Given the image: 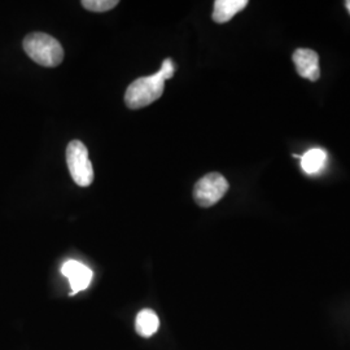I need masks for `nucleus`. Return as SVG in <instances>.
Returning a JSON list of instances; mask_svg holds the SVG:
<instances>
[{"label": "nucleus", "instance_id": "nucleus-1", "mask_svg": "<svg viewBox=\"0 0 350 350\" xmlns=\"http://www.w3.org/2000/svg\"><path fill=\"white\" fill-rule=\"evenodd\" d=\"M174 73L175 65L173 60L166 59L161 65V69L156 75L138 78L127 88L125 94L126 105L130 109H140L160 99L163 94L165 81L173 78Z\"/></svg>", "mask_w": 350, "mask_h": 350}, {"label": "nucleus", "instance_id": "nucleus-4", "mask_svg": "<svg viewBox=\"0 0 350 350\" xmlns=\"http://www.w3.org/2000/svg\"><path fill=\"white\" fill-rule=\"evenodd\" d=\"M228 191V182L219 173L202 176L193 188V199L202 208H209L221 200Z\"/></svg>", "mask_w": 350, "mask_h": 350}, {"label": "nucleus", "instance_id": "nucleus-9", "mask_svg": "<svg viewBox=\"0 0 350 350\" xmlns=\"http://www.w3.org/2000/svg\"><path fill=\"white\" fill-rule=\"evenodd\" d=\"M327 161V153L321 148L306 150L301 156V167L306 174H315L321 172Z\"/></svg>", "mask_w": 350, "mask_h": 350}, {"label": "nucleus", "instance_id": "nucleus-3", "mask_svg": "<svg viewBox=\"0 0 350 350\" xmlns=\"http://www.w3.org/2000/svg\"><path fill=\"white\" fill-rule=\"evenodd\" d=\"M66 163L75 185L88 187L94 182V169L86 146L79 140H72L66 148Z\"/></svg>", "mask_w": 350, "mask_h": 350}, {"label": "nucleus", "instance_id": "nucleus-5", "mask_svg": "<svg viewBox=\"0 0 350 350\" xmlns=\"http://www.w3.org/2000/svg\"><path fill=\"white\" fill-rule=\"evenodd\" d=\"M62 273L65 278H68V280L70 283V287H72L70 296L88 288L91 280H92V275H94L92 270L90 267L83 263L75 261V260H69L64 263Z\"/></svg>", "mask_w": 350, "mask_h": 350}, {"label": "nucleus", "instance_id": "nucleus-7", "mask_svg": "<svg viewBox=\"0 0 350 350\" xmlns=\"http://www.w3.org/2000/svg\"><path fill=\"white\" fill-rule=\"evenodd\" d=\"M248 5V0H215L213 20L217 24H226L234 16L241 12Z\"/></svg>", "mask_w": 350, "mask_h": 350}, {"label": "nucleus", "instance_id": "nucleus-2", "mask_svg": "<svg viewBox=\"0 0 350 350\" xmlns=\"http://www.w3.org/2000/svg\"><path fill=\"white\" fill-rule=\"evenodd\" d=\"M23 46L27 56L42 66L55 68L63 63V46L57 39L49 34L31 33L26 36Z\"/></svg>", "mask_w": 350, "mask_h": 350}, {"label": "nucleus", "instance_id": "nucleus-11", "mask_svg": "<svg viewBox=\"0 0 350 350\" xmlns=\"http://www.w3.org/2000/svg\"><path fill=\"white\" fill-rule=\"evenodd\" d=\"M345 7H347V10L349 11L350 13V0H348V1H345Z\"/></svg>", "mask_w": 350, "mask_h": 350}, {"label": "nucleus", "instance_id": "nucleus-8", "mask_svg": "<svg viewBox=\"0 0 350 350\" xmlns=\"http://www.w3.org/2000/svg\"><path fill=\"white\" fill-rule=\"evenodd\" d=\"M160 327V319L157 314L150 309H144L139 312L135 321V329L142 338H150L153 336Z\"/></svg>", "mask_w": 350, "mask_h": 350}, {"label": "nucleus", "instance_id": "nucleus-10", "mask_svg": "<svg viewBox=\"0 0 350 350\" xmlns=\"http://www.w3.org/2000/svg\"><path fill=\"white\" fill-rule=\"evenodd\" d=\"M82 5L91 12H107L118 5L117 0H83Z\"/></svg>", "mask_w": 350, "mask_h": 350}, {"label": "nucleus", "instance_id": "nucleus-6", "mask_svg": "<svg viewBox=\"0 0 350 350\" xmlns=\"http://www.w3.org/2000/svg\"><path fill=\"white\" fill-rule=\"evenodd\" d=\"M293 63L296 66L297 73L309 81H318L321 77V69H319V56L318 53L309 49H299L295 51Z\"/></svg>", "mask_w": 350, "mask_h": 350}]
</instances>
